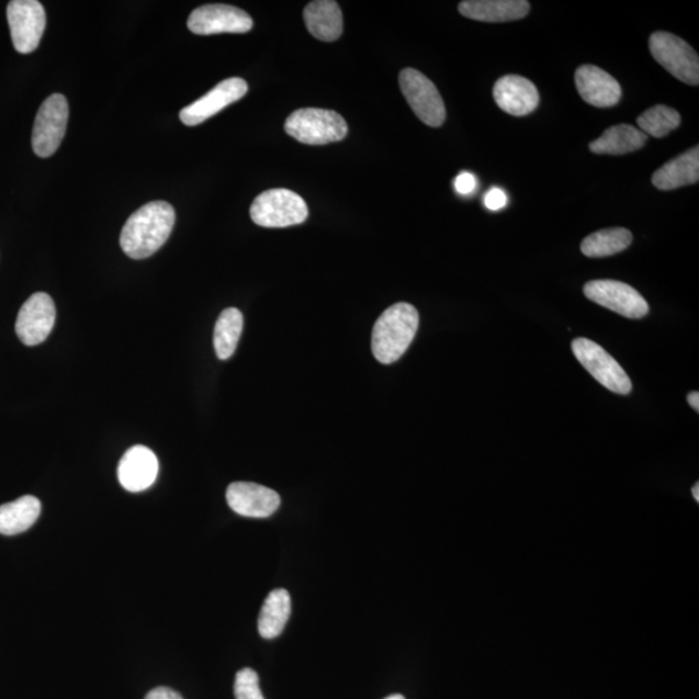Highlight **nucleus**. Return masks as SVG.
<instances>
[{"label":"nucleus","mask_w":699,"mask_h":699,"mask_svg":"<svg viewBox=\"0 0 699 699\" xmlns=\"http://www.w3.org/2000/svg\"><path fill=\"white\" fill-rule=\"evenodd\" d=\"M176 211L166 201H153L136 211L121 233V248L133 259L154 256L168 241L176 225Z\"/></svg>","instance_id":"nucleus-1"},{"label":"nucleus","mask_w":699,"mask_h":699,"mask_svg":"<svg viewBox=\"0 0 699 699\" xmlns=\"http://www.w3.org/2000/svg\"><path fill=\"white\" fill-rule=\"evenodd\" d=\"M419 328V313L405 302L393 305L374 324L372 350L382 364H392L405 356Z\"/></svg>","instance_id":"nucleus-2"},{"label":"nucleus","mask_w":699,"mask_h":699,"mask_svg":"<svg viewBox=\"0 0 699 699\" xmlns=\"http://www.w3.org/2000/svg\"><path fill=\"white\" fill-rule=\"evenodd\" d=\"M348 132V124L340 113L318 108L295 111L285 122V133L308 146L340 142Z\"/></svg>","instance_id":"nucleus-3"},{"label":"nucleus","mask_w":699,"mask_h":699,"mask_svg":"<svg viewBox=\"0 0 699 699\" xmlns=\"http://www.w3.org/2000/svg\"><path fill=\"white\" fill-rule=\"evenodd\" d=\"M250 216L258 226L284 228L304 223L308 207L298 193L284 189L269 190L253 201Z\"/></svg>","instance_id":"nucleus-4"},{"label":"nucleus","mask_w":699,"mask_h":699,"mask_svg":"<svg viewBox=\"0 0 699 699\" xmlns=\"http://www.w3.org/2000/svg\"><path fill=\"white\" fill-rule=\"evenodd\" d=\"M649 49L669 75L684 83L699 84V57L686 41L672 33L657 32L651 35Z\"/></svg>","instance_id":"nucleus-5"},{"label":"nucleus","mask_w":699,"mask_h":699,"mask_svg":"<svg viewBox=\"0 0 699 699\" xmlns=\"http://www.w3.org/2000/svg\"><path fill=\"white\" fill-rule=\"evenodd\" d=\"M68 119V100L61 93H54L43 102L33 128L32 144L35 155L47 158L59 149L67 133Z\"/></svg>","instance_id":"nucleus-6"},{"label":"nucleus","mask_w":699,"mask_h":699,"mask_svg":"<svg viewBox=\"0 0 699 699\" xmlns=\"http://www.w3.org/2000/svg\"><path fill=\"white\" fill-rule=\"evenodd\" d=\"M399 84L407 103L425 125L439 127L446 120V106L436 84L421 71L407 68L399 75Z\"/></svg>","instance_id":"nucleus-7"},{"label":"nucleus","mask_w":699,"mask_h":699,"mask_svg":"<svg viewBox=\"0 0 699 699\" xmlns=\"http://www.w3.org/2000/svg\"><path fill=\"white\" fill-rule=\"evenodd\" d=\"M573 352L578 362L608 391L621 395L631 393L629 374L600 345L588 338H576L573 341Z\"/></svg>","instance_id":"nucleus-8"},{"label":"nucleus","mask_w":699,"mask_h":699,"mask_svg":"<svg viewBox=\"0 0 699 699\" xmlns=\"http://www.w3.org/2000/svg\"><path fill=\"white\" fill-rule=\"evenodd\" d=\"M11 38L20 54L38 48L46 29V12L38 0H12L7 7Z\"/></svg>","instance_id":"nucleus-9"},{"label":"nucleus","mask_w":699,"mask_h":699,"mask_svg":"<svg viewBox=\"0 0 699 699\" xmlns=\"http://www.w3.org/2000/svg\"><path fill=\"white\" fill-rule=\"evenodd\" d=\"M589 301L629 319H641L649 313L647 302L635 288L616 280H594L585 286Z\"/></svg>","instance_id":"nucleus-10"},{"label":"nucleus","mask_w":699,"mask_h":699,"mask_svg":"<svg viewBox=\"0 0 699 699\" xmlns=\"http://www.w3.org/2000/svg\"><path fill=\"white\" fill-rule=\"evenodd\" d=\"M190 31L198 35L223 33L244 34L251 31L253 20L234 5L206 4L194 10L189 18Z\"/></svg>","instance_id":"nucleus-11"},{"label":"nucleus","mask_w":699,"mask_h":699,"mask_svg":"<svg viewBox=\"0 0 699 699\" xmlns=\"http://www.w3.org/2000/svg\"><path fill=\"white\" fill-rule=\"evenodd\" d=\"M56 320V307L47 293H35L21 307L16 334L26 346L40 345L47 340Z\"/></svg>","instance_id":"nucleus-12"},{"label":"nucleus","mask_w":699,"mask_h":699,"mask_svg":"<svg viewBox=\"0 0 699 699\" xmlns=\"http://www.w3.org/2000/svg\"><path fill=\"white\" fill-rule=\"evenodd\" d=\"M248 92V83L243 78H228L180 111L179 117L187 126H198L230 104L239 102Z\"/></svg>","instance_id":"nucleus-13"},{"label":"nucleus","mask_w":699,"mask_h":699,"mask_svg":"<svg viewBox=\"0 0 699 699\" xmlns=\"http://www.w3.org/2000/svg\"><path fill=\"white\" fill-rule=\"evenodd\" d=\"M226 497L235 514L249 518H268L275 514L281 504L277 492L251 482L230 484Z\"/></svg>","instance_id":"nucleus-14"},{"label":"nucleus","mask_w":699,"mask_h":699,"mask_svg":"<svg viewBox=\"0 0 699 699\" xmlns=\"http://www.w3.org/2000/svg\"><path fill=\"white\" fill-rule=\"evenodd\" d=\"M575 84L582 99L596 108L615 106L622 98V88L617 79L595 65H583L576 69Z\"/></svg>","instance_id":"nucleus-15"},{"label":"nucleus","mask_w":699,"mask_h":699,"mask_svg":"<svg viewBox=\"0 0 699 699\" xmlns=\"http://www.w3.org/2000/svg\"><path fill=\"white\" fill-rule=\"evenodd\" d=\"M158 460L146 446H134L127 450L119 464V481L129 493H140L155 484Z\"/></svg>","instance_id":"nucleus-16"},{"label":"nucleus","mask_w":699,"mask_h":699,"mask_svg":"<svg viewBox=\"0 0 699 699\" xmlns=\"http://www.w3.org/2000/svg\"><path fill=\"white\" fill-rule=\"evenodd\" d=\"M494 99L501 111L515 117L534 112L540 100L535 84L521 76L501 77L494 86Z\"/></svg>","instance_id":"nucleus-17"},{"label":"nucleus","mask_w":699,"mask_h":699,"mask_svg":"<svg viewBox=\"0 0 699 699\" xmlns=\"http://www.w3.org/2000/svg\"><path fill=\"white\" fill-rule=\"evenodd\" d=\"M459 12L482 23H508L528 16L530 3L526 0H465L459 4Z\"/></svg>","instance_id":"nucleus-18"},{"label":"nucleus","mask_w":699,"mask_h":699,"mask_svg":"<svg viewBox=\"0 0 699 699\" xmlns=\"http://www.w3.org/2000/svg\"><path fill=\"white\" fill-rule=\"evenodd\" d=\"M699 179V148L695 147L688 153L674 158L654 172L652 182L655 189L672 191L681 187L698 183Z\"/></svg>","instance_id":"nucleus-19"},{"label":"nucleus","mask_w":699,"mask_h":699,"mask_svg":"<svg viewBox=\"0 0 699 699\" xmlns=\"http://www.w3.org/2000/svg\"><path fill=\"white\" fill-rule=\"evenodd\" d=\"M307 31L316 40L334 42L341 37L343 19L340 5L334 0H316L308 3L304 11Z\"/></svg>","instance_id":"nucleus-20"},{"label":"nucleus","mask_w":699,"mask_h":699,"mask_svg":"<svg viewBox=\"0 0 699 699\" xmlns=\"http://www.w3.org/2000/svg\"><path fill=\"white\" fill-rule=\"evenodd\" d=\"M41 509V501L32 495L3 504L0 506V534L12 537L31 529L37 522Z\"/></svg>","instance_id":"nucleus-21"},{"label":"nucleus","mask_w":699,"mask_h":699,"mask_svg":"<svg viewBox=\"0 0 699 699\" xmlns=\"http://www.w3.org/2000/svg\"><path fill=\"white\" fill-rule=\"evenodd\" d=\"M647 136L630 125L612 126L600 138L589 144L590 153L596 155L621 156L636 153L644 147Z\"/></svg>","instance_id":"nucleus-22"},{"label":"nucleus","mask_w":699,"mask_h":699,"mask_svg":"<svg viewBox=\"0 0 699 699\" xmlns=\"http://www.w3.org/2000/svg\"><path fill=\"white\" fill-rule=\"evenodd\" d=\"M292 600L286 589H273L266 597L261 615L258 618V631L263 639H275L281 635L291 617Z\"/></svg>","instance_id":"nucleus-23"},{"label":"nucleus","mask_w":699,"mask_h":699,"mask_svg":"<svg viewBox=\"0 0 699 699\" xmlns=\"http://www.w3.org/2000/svg\"><path fill=\"white\" fill-rule=\"evenodd\" d=\"M244 328V318L240 309L226 308L215 324L214 349L216 357L227 360L235 354L239 345Z\"/></svg>","instance_id":"nucleus-24"},{"label":"nucleus","mask_w":699,"mask_h":699,"mask_svg":"<svg viewBox=\"0 0 699 699\" xmlns=\"http://www.w3.org/2000/svg\"><path fill=\"white\" fill-rule=\"evenodd\" d=\"M633 240L629 229L617 227L597 230L582 243L583 255L589 258L610 257L630 247Z\"/></svg>","instance_id":"nucleus-25"},{"label":"nucleus","mask_w":699,"mask_h":699,"mask_svg":"<svg viewBox=\"0 0 699 699\" xmlns=\"http://www.w3.org/2000/svg\"><path fill=\"white\" fill-rule=\"evenodd\" d=\"M681 124V115L673 108L666 105H655L651 110L645 111L638 119L640 132L653 138H665L666 135L674 132Z\"/></svg>","instance_id":"nucleus-26"},{"label":"nucleus","mask_w":699,"mask_h":699,"mask_svg":"<svg viewBox=\"0 0 699 699\" xmlns=\"http://www.w3.org/2000/svg\"><path fill=\"white\" fill-rule=\"evenodd\" d=\"M235 697L236 699H264L261 687H259V677L255 669L244 668L237 673Z\"/></svg>","instance_id":"nucleus-27"},{"label":"nucleus","mask_w":699,"mask_h":699,"mask_svg":"<svg viewBox=\"0 0 699 699\" xmlns=\"http://www.w3.org/2000/svg\"><path fill=\"white\" fill-rule=\"evenodd\" d=\"M453 185H455L458 193L463 194V196H467V194L477 190L478 180L472 174V172L463 171L456 177Z\"/></svg>","instance_id":"nucleus-28"},{"label":"nucleus","mask_w":699,"mask_h":699,"mask_svg":"<svg viewBox=\"0 0 699 699\" xmlns=\"http://www.w3.org/2000/svg\"><path fill=\"white\" fill-rule=\"evenodd\" d=\"M508 204V198L506 192L500 189H493L486 193L485 196V206L488 211L497 212L501 211L503 207H506Z\"/></svg>","instance_id":"nucleus-29"},{"label":"nucleus","mask_w":699,"mask_h":699,"mask_svg":"<svg viewBox=\"0 0 699 699\" xmlns=\"http://www.w3.org/2000/svg\"><path fill=\"white\" fill-rule=\"evenodd\" d=\"M146 699H183V698L182 696L177 694L176 690H172L166 687H160V688L150 690Z\"/></svg>","instance_id":"nucleus-30"},{"label":"nucleus","mask_w":699,"mask_h":699,"mask_svg":"<svg viewBox=\"0 0 699 699\" xmlns=\"http://www.w3.org/2000/svg\"><path fill=\"white\" fill-rule=\"evenodd\" d=\"M688 402L691 408L696 409V413H699V393L691 392L688 395Z\"/></svg>","instance_id":"nucleus-31"},{"label":"nucleus","mask_w":699,"mask_h":699,"mask_svg":"<svg viewBox=\"0 0 699 699\" xmlns=\"http://www.w3.org/2000/svg\"><path fill=\"white\" fill-rule=\"evenodd\" d=\"M691 493H694L696 501H699V485L696 484L694 488H691Z\"/></svg>","instance_id":"nucleus-32"},{"label":"nucleus","mask_w":699,"mask_h":699,"mask_svg":"<svg viewBox=\"0 0 699 699\" xmlns=\"http://www.w3.org/2000/svg\"><path fill=\"white\" fill-rule=\"evenodd\" d=\"M385 699H406L405 697L401 696V695H393L391 697H387Z\"/></svg>","instance_id":"nucleus-33"}]
</instances>
